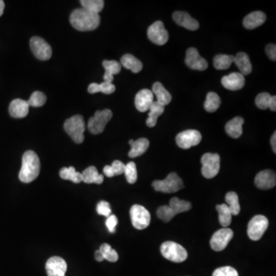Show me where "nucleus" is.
Here are the masks:
<instances>
[{"mask_svg": "<svg viewBox=\"0 0 276 276\" xmlns=\"http://www.w3.org/2000/svg\"><path fill=\"white\" fill-rule=\"evenodd\" d=\"M234 62L240 69V73H241L243 76L250 74L253 71V66H252L250 57L245 52H239L236 56H235Z\"/></svg>", "mask_w": 276, "mask_h": 276, "instance_id": "25", "label": "nucleus"}, {"mask_svg": "<svg viewBox=\"0 0 276 276\" xmlns=\"http://www.w3.org/2000/svg\"><path fill=\"white\" fill-rule=\"evenodd\" d=\"M222 85L225 89L230 91L240 90L245 86L244 76L240 72H232L222 78Z\"/></svg>", "mask_w": 276, "mask_h": 276, "instance_id": "17", "label": "nucleus"}, {"mask_svg": "<svg viewBox=\"0 0 276 276\" xmlns=\"http://www.w3.org/2000/svg\"><path fill=\"white\" fill-rule=\"evenodd\" d=\"M203 176L207 179L216 177L220 169V156L218 153H207L201 158Z\"/></svg>", "mask_w": 276, "mask_h": 276, "instance_id": "6", "label": "nucleus"}, {"mask_svg": "<svg viewBox=\"0 0 276 276\" xmlns=\"http://www.w3.org/2000/svg\"><path fill=\"white\" fill-rule=\"evenodd\" d=\"M97 212L98 214L101 215V216L108 217L111 215V208H110V204L106 201H100L97 205Z\"/></svg>", "mask_w": 276, "mask_h": 276, "instance_id": "44", "label": "nucleus"}, {"mask_svg": "<svg viewBox=\"0 0 276 276\" xmlns=\"http://www.w3.org/2000/svg\"><path fill=\"white\" fill-rule=\"evenodd\" d=\"M268 220L265 216H255L248 224L247 234L250 240L258 241L268 229Z\"/></svg>", "mask_w": 276, "mask_h": 276, "instance_id": "9", "label": "nucleus"}, {"mask_svg": "<svg viewBox=\"0 0 276 276\" xmlns=\"http://www.w3.org/2000/svg\"><path fill=\"white\" fill-rule=\"evenodd\" d=\"M266 20L265 13L261 11L253 12L243 19V25L247 29H254L262 25Z\"/></svg>", "mask_w": 276, "mask_h": 276, "instance_id": "21", "label": "nucleus"}, {"mask_svg": "<svg viewBox=\"0 0 276 276\" xmlns=\"http://www.w3.org/2000/svg\"><path fill=\"white\" fill-rule=\"evenodd\" d=\"M216 208L219 214V221L221 226H223V228L227 227L232 223V214L229 207L226 204H221L216 206Z\"/></svg>", "mask_w": 276, "mask_h": 276, "instance_id": "30", "label": "nucleus"}, {"mask_svg": "<svg viewBox=\"0 0 276 276\" xmlns=\"http://www.w3.org/2000/svg\"><path fill=\"white\" fill-rule=\"evenodd\" d=\"M4 9H5V4L3 0H0V16L4 14Z\"/></svg>", "mask_w": 276, "mask_h": 276, "instance_id": "52", "label": "nucleus"}, {"mask_svg": "<svg viewBox=\"0 0 276 276\" xmlns=\"http://www.w3.org/2000/svg\"><path fill=\"white\" fill-rule=\"evenodd\" d=\"M121 62H122L121 65L122 66L125 67L127 69L131 70L134 73L140 72L143 68L142 62L131 54H126L124 55Z\"/></svg>", "mask_w": 276, "mask_h": 276, "instance_id": "28", "label": "nucleus"}, {"mask_svg": "<svg viewBox=\"0 0 276 276\" xmlns=\"http://www.w3.org/2000/svg\"><path fill=\"white\" fill-rule=\"evenodd\" d=\"M82 175V182L86 183H96L101 184L104 181V176L98 173V170L94 166H91L85 170Z\"/></svg>", "mask_w": 276, "mask_h": 276, "instance_id": "27", "label": "nucleus"}, {"mask_svg": "<svg viewBox=\"0 0 276 276\" xmlns=\"http://www.w3.org/2000/svg\"><path fill=\"white\" fill-rule=\"evenodd\" d=\"M80 3L82 8L96 14H99L102 11L104 6L103 0H82Z\"/></svg>", "mask_w": 276, "mask_h": 276, "instance_id": "35", "label": "nucleus"}, {"mask_svg": "<svg viewBox=\"0 0 276 276\" xmlns=\"http://www.w3.org/2000/svg\"><path fill=\"white\" fill-rule=\"evenodd\" d=\"M102 65L105 70V73L104 74V82H107V83H112L114 74L120 73L121 70H122V65L117 61L114 60L104 61Z\"/></svg>", "mask_w": 276, "mask_h": 276, "instance_id": "23", "label": "nucleus"}, {"mask_svg": "<svg viewBox=\"0 0 276 276\" xmlns=\"http://www.w3.org/2000/svg\"><path fill=\"white\" fill-rule=\"evenodd\" d=\"M213 276H239L238 271L231 266L221 267L213 271Z\"/></svg>", "mask_w": 276, "mask_h": 276, "instance_id": "43", "label": "nucleus"}, {"mask_svg": "<svg viewBox=\"0 0 276 276\" xmlns=\"http://www.w3.org/2000/svg\"><path fill=\"white\" fill-rule=\"evenodd\" d=\"M265 52L271 60H276V46L274 44H269L265 48Z\"/></svg>", "mask_w": 276, "mask_h": 276, "instance_id": "47", "label": "nucleus"}, {"mask_svg": "<svg viewBox=\"0 0 276 276\" xmlns=\"http://www.w3.org/2000/svg\"><path fill=\"white\" fill-rule=\"evenodd\" d=\"M153 102V94L149 89H142L135 97V106L141 112H145Z\"/></svg>", "mask_w": 276, "mask_h": 276, "instance_id": "19", "label": "nucleus"}, {"mask_svg": "<svg viewBox=\"0 0 276 276\" xmlns=\"http://www.w3.org/2000/svg\"><path fill=\"white\" fill-rule=\"evenodd\" d=\"M162 256L171 262H183L187 259L188 253L181 245L174 242L168 241L161 246Z\"/></svg>", "mask_w": 276, "mask_h": 276, "instance_id": "4", "label": "nucleus"}, {"mask_svg": "<svg viewBox=\"0 0 276 276\" xmlns=\"http://www.w3.org/2000/svg\"><path fill=\"white\" fill-rule=\"evenodd\" d=\"M271 99H272V96L266 92H263V93L259 94L256 97V104L259 108L265 110V109L269 108Z\"/></svg>", "mask_w": 276, "mask_h": 276, "instance_id": "42", "label": "nucleus"}, {"mask_svg": "<svg viewBox=\"0 0 276 276\" xmlns=\"http://www.w3.org/2000/svg\"><path fill=\"white\" fill-rule=\"evenodd\" d=\"M185 62L186 65L191 69L204 71L208 68V63L207 61L201 57L198 49L195 48H189L187 49Z\"/></svg>", "mask_w": 276, "mask_h": 276, "instance_id": "14", "label": "nucleus"}, {"mask_svg": "<svg viewBox=\"0 0 276 276\" xmlns=\"http://www.w3.org/2000/svg\"><path fill=\"white\" fill-rule=\"evenodd\" d=\"M40 172V161L32 150H27L22 156V164L19 178L22 183H29L38 177Z\"/></svg>", "mask_w": 276, "mask_h": 276, "instance_id": "2", "label": "nucleus"}, {"mask_svg": "<svg viewBox=\"0 0 276 276\" xmlns=\"http://www.w3.org/2000/svg\"><path fill=\"white\" fill-rule=\"evenodd\" d=\"M221 104V99L219 95L215 92H209L207 99L204 103V108L208 112H215Z\"/></svg>", "mask_w": 276, "mask_h": 276, "instance_id": "34", "label": "nucleus"}, {"mask_svg": "<svg viewBox=\"0 0 276 276\" xmlns=\"http://www.w3.org/2000/svg\"><path fill=\"white\" fill-rule=\"evenodd\" d=\"M226 202L227 203L228 207L230 210L231 214L237 216L240 212V205L239 202L238 195L235 192H227L226 195Z\"/></svg>", "mask_w": 276, "mask_h": 276, "instance_id": "37", "label": "nucleus"}, {"mask_svg": "<svg viewBox=\"0 0 276 276\" xmlns=\"http://www.w3.org/2000/svg\"><path fill=\"white\" fill-rule=\"evenodd\" d=\"M149 110L150 112H149L148 119L146 123L149 128H153L156 125L158 117L164 113V106L161 105L157 101H153Z\"/></svg>", "mask_w": 276, "mask_h": 276, "instance_id": "29", "label": "nucleus"}, {"mask_svg": "<svg viewBox=\"0 0 276 276\" xmlns=\"http://www.w3.org/2000/svg\"><path fill=\"white\" fill-rule=\"evenodd\" d=\"M152 186L155 190L164 193L176 192L184 187L183 180L175 172L171 173L164 180H154Z\"/></svg>", "mask_w": 276, "mask_h": 276, "instance_id": "5", "label": "nucleus"}, {"mask_svg": "<svg viewBox=\"0 0 276 276\" xmlns=\"http://www.w3.org/2000/svg\"><path fill=\"white\" fill-rule=\"evenodd\" d=\"M29 105L26 101L15 99L10 103L9 111L10 115L15 119H23L29 114Z\"/></svg>", "mask_w": 276, "mask_h": 276, "instance_id": "20", "label": "nucleus"}, {"mask_svg": "<svg viewBox=\"0 0 276 276\" xmlns=\"http://www.w3.org/2000/svg\"><path fill=\"white\" fill-rule=\"evenodd\" d=\"M95 257L98 262H102L103 260H104V256H103L102 253L99 250L95 252Z\"/></svg>", "mask_w": 276, "mask_h": 276, "instance_id": "50", "label": "nucleus"}, {"mask_svg": "<svg viewBox=\"0 0 276 276\" xmlns=\"http://www.w3.org/2000/svg\"><path fill=\"white\" fill-rule=\"evenodd\" d=\"M235 60V56L228 55H217L215 56L213 65L217 70L228 69Z\"/></svg>", "mask_w": 276, "mask_h": 276, "instance_id": "31", "label": "nucleus"}, {"mask_svg": "<svg viewBox=\"0 0 276 276\" xmlns=\"http://www.w3.org/2000/svg\"><path fill=\"white\" fill-rule=\"evenodd\" d=\"M244 124V119L241 117H234L232 120L229 121L225 127L226 132L229 137L232 138H239L243 134V125Z\"/></svg>", "mask_w": 276, "mask_h": 276, "instance_id": "24", "label": "nucleus"}, {"mask_svg": "<svg viewBox=\"0 0 276 276\" xmlns=\"http://www.w3.org/2000/svg\"><path fill=\"white\" fill-rule=\"evenodd\" d=\"M30 47L34 55L40 60H49L52 57V48L40 37L35 36L31 38Z\"/></svg>", "mask_w": 276, "mask_h": 276, "instance_id": "13", "label": "nucleus"}, {"mask_svg": "<svg viewBox=\"0 0 276 276\" xmlns=\"http://www.w3.org/2000/svg\"><path fill=\"white\" fill-rule=\"evenodd\" d=\"M233 235L232 229L228 228H223L216 231L210 240L212 250L216 252L223 251L232 240Z\"/></svg>", "mask_w": 276, "mask_h": 276, "instance_id": "11", "label": "nucleus"}, {"mask_svg": "<svg viewBox=\"0 0 276 276\" xmlns=\"http://www.w3.org/2000/svg\"><path fill=\"white\" fill-rule=\"evenodd\" d=\"M152 92L156 95V99H157L156 101L164 107L169 104L172 100V96L170 92L160 82H155Z\"/></svg>", "mask_w": 276, "mask_h": 276, "instance_id": "26", "label": "nucleus"}, {"mask_svg": "<svg viewBox=\"0 0 276 276\" xmlns=\"http://www.w3.org/2000/svg\"><path fill=\"white\" fill-rule=\"evenodd\" d=\"M117 223H119V220H117V216L115 215H110L107 218L105 223L109 232L111 233L115 232V227L117 226Z\"/></svg>", "mask_w": 276, "mask_h": 276, "instance_id": "45", "label": "nucleus"}, {"mask_svg": "<svg viewBox=\"0 0 276 276\" xmlns=\"http://www.w3.org/2000/svg\"><path fill=\"white\" fill-rule=\"evenodd\" d=\"M202 140L201 133L196 130H187L180 132L176 137L177 145L182 149H189L198 145Z\"/></svg>", "mask_w": 276, "mask_h": 276, "instance_id": "10", "label": "nucleus"}, {"mask_svg": "<svg viewBox=\"0 0 276 276\" xmlns=\"http://www.w3.org/2000/svg\"><path fill=\"white\" fill-rule=\"evenodd\" d=\"M129 144L131 145V149L128 153V156L130 157L134 158L144 154L148 149L150 142L146 138H140L135 141L131 140L129 141Z\"/></svg>", "mask_w": 276, "mask_h": 276, "instance_id": "22", "label": "nucleus"}, {"mask_svg": "<svg viewBox=\"0 0 276 276\" xmlns=\"http://www.w3.org/2000/svg\"><path fill=\"white\" fill-rule=\"evenodd\" d=\"M156 215L161 220L168 223L176 216V213L170 206H162L156 210Z\"/></svg>", "mask_w": 276, "mask_h": 276, "instance_id": "39", "label": "nucleus"}, {"mask_svg": "<svg viewBox=\"0 0 276 276\" xmlns=\"http://www.w3.org/2000/svg\"><path fill=\"white\" fill-rule=\"evenodd\" d=\"M255 184L261 189H269L275 186V173L271 170L261 171L255 178Z\"/></svg>", "mask_w": 276, "mask_h": 276, "instance_id": "16", "label": "nucleus"}, {"mask_svg": "<svg viewBox=\"0 0 276 276\" xmlns=\"http://www.w3.org/2000/svg\"><path fill=\"white\" fill-rule=\"evenodd\" d=\"M113 113L109 109L98 110L94 117H91L88 124L89 131L93 134H99L104 131L106 125L112 117Z\"/></svg>", "mask_w": 276, "mask_h": 276, "instance_id": "7", "label": "nucleus"}, {"mask_svg": "<svg viewBox=\"0 0 276 276\" xmlns=\"http://www.w3.org/2000/svg\"><path fill=\"white\" fill-rule=\"evenodd\" d=\"M100 251L102 253L104 259L110 262H115L119 260V254L111 246L107 243H104L100 247Z\"/></svg>", "mask_w": 276, "mask_h": 276, "instance_id": "38", "label": "nucleus"}, {"mask_svg": "<svg viewBox=\"0 0 276 276\" xmlns=\"http://www.w3.org/2000/svg\"><path fill=\"white\" fill-rule=\"evenodd\" d=\"M89 93L95 94L98 92L106 94V95H110L115 92V86L112 83H107V82H102L101 84H97V83H92L89 86L88 89Z\"/></svg>", "mask_w": 276, "mask_h": 276, "instance_id": "32", "label": "nucleus"}, {"mask_svg": "<svg viewBox=\"0 0 276 276\" xmlns=\"http://www.w3.org/2000/svg\"><path fill=\"white\" fill-rule=\"evenodd\" d=\"M103 172H104V175L107 177H114V172H113L112 168L109 165L105 166L103 170Z\"/></svg>", "mask_w": 276, "mask_h": 276, "instance_id": "48", "label": "nucleus"}, {"mask_svg": "<svg viewBox=\"0 0 276 276\" xmlns=\"http://www.w3.org/2000/svg\"><path fill=\"white\" fill-rule=\"evenodd\" d=\"M125 177L128 183L134 184L137 180V167L134 162H129L125 165Z\"/></svg>", "mask_w": 276, "mask_h": 276, "instance_id": "40", "label": "nucleus"}, {"mask_svg": "<svg viewBox=\"0 0 276 276\" xmlns=\"http://www.w3.org/2000/svg\"><path fill=\"white\" fill-rule=\"evenodd\" d=\"M64 128L76 144H82L84 141L86 123L82 115L77 114L67 119L64 124Z\"/></svg>", "mask_w": 276, "mask_h": 276, "instance_id": "3", "label": "nucleus"}, {"mask_svg": "<svg viewBox=\"0 0 276 276\" xmlns=\"http://www.w3.org/2000/svg\"><path fill=\"white\" fill-rule=\"evenodd\" d=\"M29 107H42L46 102V96L41 92H35L32 94L29 101H27Z\"/></svg>", "mask_w": 276, "mask_h": 276, "instance_id": "41", "label": "nucleus"}, {"mask_svg": "<svg viewBox=\"0 0 276 276\" xmlns=\"http://www.w3.org/2000/svg\"><path fill=\"white\" fill-rule=\"evenodd\" d=\"M131 223L135 229H146L150 223V214L148 210L141 205H134L130 210Z\"/></svg>", "mask_w": 276, "mask_h": 276, "instance_id": "8", "label": "nucleus"}, {"mask_svg": "<svg viewBox=\"0 0 276 276\" xmlns=\"http://www.w3.org/2000/svg\"><path fill=\"white\" fill-rule=\"evenodd\" d=\"M60 177L63 180H71L73 183H79L82 182V175L81 173L77 172L73 167L63 168L59 172Z\"/></svg>", "mask_w": 276, "mask_h": 276, "instance_id": "33", "label": "nucleus"}, {"mask_svg": "<svg viewBox=\"0 0 276 276\" xmlns=\"http://www.w3.org/2000/svg\"><path fill=\"white\" fill-rule=\"evenodd\" d=\"M147 36L152 43L157 46L166 44L169 40V34L161 21H156L149 27Z\"/></svg>", "mask_w": 276, "mask_h": 276, "instance_id": "12", "label": "nucleus"}, {"mask_svg": "<svg viewBox=\"0 0 276 276\" xmlns=\"http://www.w3.org/2000/svg\"><path fill=\"white\" fill-rule=\"evenodd\" d=\"M110 167L112 168L114 176L121 175V174L125 173V164L122 163V161H114L112 164L110 165Z\"/></svg>", "mask_w": 276, "mask_h": 276, "instance_id": "46", "label": "nucleus"}, {"mask_svg": "<svg viewBox=\"0 0 276 276\" xmlns=\"http://www.w3.org/2000/svg\"><path fill=\"white\" fill-rule=\"evenodd\" d=\"M271 145L274 153H276V133L274 132L271 137Z\"/></svg>", "mask_w": 276, "mask_h": 276, "instance_id": "49", "label": "nucleus"}, {"mask_svg": "<svg viewBox=\"0 0 276 276\" xmlns=\"http://www.w3.org/2000/svg\"><path fill=\"white\" fill-rule=\"evenodd\" d=\"M173 19L176 23L188 30L195 31L199 29V22L192 19L186 12L177 11L173 14Z\"/></svg>", "mask_w": 276, "mask_h": 276, "instance_id": "18", "label": "nucleus"}, {"mask_svg": "<svg viewBox=\"0 0 276 276\" xmlns=\"http://www.w3.org/2000/svg\"><path fill=\"white\" fill-rule=\"evenodd\" d=\"M270 109L272 111H275L276 110V97L272 96V99H271V105H270Z\"/></svg>", "mask_w": 276, "mask_h": 276, "instance_id": "51", "label": "nucleus"}, {"mask_svg": "<svg viewBox=\"0 0 276 276\" xmlns=\"http://www.w3.org/2000/svg\"><path fill=\"white\" fill-rule=\"evenodd\" d=\"M46 269L48 276H65L67 263L62 258L53 256L46 262Z\"/></svg>", "mask_w": 276, "mask_h": 276, "instance_id": "15", "label": "nucleus"}, {"mask_svg": "<svg viewBox=\"0 0 276 276\" xmlns=\"http://www.w3.org/2000/svg\"><path fill=\"white\" fill-rule=\"evenodd\" d=\"M170 207L175 212L176 215L179 213L189 211L192 208V205L188 201L180 200L177 198H173L170 201Z\"/></svg>", "mask_w": 276, "mask_h": 276, "instance_id": "36", "label": "nucleus"}, {"mask_svg": "<svg viewBox=\"0 0 276 276\" xmlns=\"http://www.w3.org/2000/svg\"><path fill=\"white\" fill-rule=\"evenodd\" d=\"M99 14L91 13L85 9H77L70 16V22L74 29L82 32L95 30L100 24Z\"/></svg>", "mask_w": 276, "mask_h": 276, "instance_id": "1", "label": "nucleus"}]
</instances>
